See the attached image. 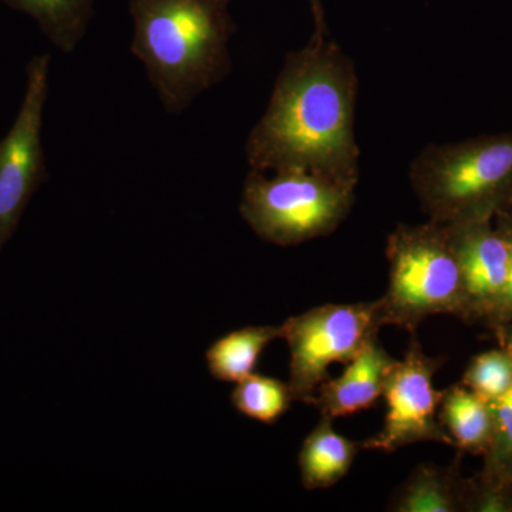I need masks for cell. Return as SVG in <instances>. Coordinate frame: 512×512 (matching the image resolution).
<instances>
[{
    "label": "cell",
    "instance_id": "9c48e42d",
    "mask_svg": "<svg viewBox=\"0 0 512 512\" xmlns=\"http://www.w3.org/2000/svg\"><path fill=\"white\" fill-rule=\"evenodd\" d=\"M466 295V322L497 332L510 275L511 251L493 221L447 225Z\"/></svg>",
    "mask_w": 512,
    "mask_h": 512
},
{
    "label": "cell",
    "instance_id": "2e32d148",
    "mask_svg": "<svg viewBox=\"0 0 512 512\" xmlns=\"http://www.w3.org/2000/svg\"><path fill=\"white\" fill-rule=\"evenodd\" d=\"M293 402L291 387L282 380L264 375H249L232 390L231 403L248 419L274 426Z\"/></svg>",
    "mask_w": 512,
    "mask_h": 512
},
{
    "label": "cell",
    "instance_id": "ffe728a7",
    "mask_svg": "<svg viewBox=\"0 0 512 512\" xmlns=\"http://www.w3.org/2000/svg\"><path fill=\"white\" fill-rule=\"evenodd\" d=\"M494 220L495 227L500 229L501 234L507 239L511 251L510 275H508L507 289H505L503 311H501L500 326L495 332V335H498L501 330L512 323V207L498 212Z\"/></svg>",
    "mask_w": 512,
    "mask_h": 512
},
{
    "label": "cell",
    "instance_id": "d6986e66",
    "mask_svg": "<svg viewBox=\"0 0 512 512\" xmlns=\"http://www.w3.org/2000/svg\"><path fill=\"white\" fill-rule=\"evenodd\" d=\"M466 511L512 512V484H494L480 477L466 480Z\"/></svg>",
    "mask_w": 512,
    "mask_h": 512
},
{
    "label": "cell",
    "instance_id": "4fadbf2b",
    "mask_svg": "<svg viewBox=\"0 0 512 512\" xmlns=\"http://www.w3.org/2000/svg\"><path fill=\"white\" fill-rule=\"evenodd\" d=\"M439 421L454 447L484 456L493 436V404L481 399L463 384H454L444 390Z\"/></svg>",
    "mask_w": 512,
    "mask_h": 512
},
{
    "label": "cell",
    "instance_id": "277c9868",
    "mask_svg": "<svg viewBox=\"0 0 512 512\" xmlns=\"http://www.w3.org/2000/svg\"><path fill=\"white\" fill-rule=\"evenodd\" d=\"M389 285L380 299L384 326L416 333L430 316L467 319L460 264L447 225L399 224L387 238Z\"/></svg>",
    "mask_w": 512,
    "mask_h": 512
},
{
    "label": "cell",
    "instance_id": "e0dca14e",
    "mask_svg": "<svg viewBox=\"0 0 512 512\" xmlns=\"http://www.w3.org/2000/svg\"><path fill=\"white\" fill-rule=\"evenodd\" d=\"M493 436L477 477L487 483L512 484V389L495 400Z\"/></svg>",
    "mask_w": 512,
    "mask_h": 512
},
{
    "label": "cell",
    "instance_id": "52a82bcc",
    "mask_svg": "<svg viewBox=\"0 0 512 512\" xmlns=\"http://www.w3.org/2000/svg\"><path fill=\"white\" fill-rule=\"evenodd\" d=\"M49 73V53L30 60L18 116L0 140V254L18 229L37 188L47 180L42 127Z\"/></svg>",
    "mask_w": 512,
    "mask_h": 512
},
{
    "label": "cell",
    "instance_id": "8992f818",
    "mask_svg": "<svg viewBox=\"0 0 512 512\" xmlns=\"http://www.w3.org/2000/svg\"><path fill=\"white\" fill-rule=\"evenodd\" d=\"M383 326L380 299L325 303L282 323V339L291 353L288 384L293 402L312 404L329 367L352 362Z\"/></svg>",
    "mask_w": 512,
    "mask_h": 512
},
{
    "label": "cell",
    "instance_id": "7a4b0ae2",
    "mask_svg": "<svg viewBox=\"0 0 512 512\" xmlns=\"http://www.w3.org/2000/svg\"><path fill=\"white\" fill-rule=\"evenodd\" d=\"M231 0H130L134 23L131 53L168 114L192 101L231 72L229 40L235 25Z\"/></svg>",
    "mask_w": 512,
    "mask_h": 512
},
{
    "label": "cell",
    "instance_id": "9a60e30c",
    "mask_svg": "<svg viewBox=\"0 0 512 512\" xmlns=\"http://www.w3.org/2000/svg\"><path fill=\"white\" fill-rule=\"evenodd\" d=\"M30 16L53 46L72 53L82 42L93 18L94 0H0Z\"/></svg>",
    "mask_w": 512,
    "mask_h": 512
},
{
    "label": "cell",
    "instance_id": "6da1fadb",
    "mask_svg": "<svg viewBox=\"0 0 512 512\" xmlns=\"http://www.w3.org/2000/svg\"><path fill=\"white\" fill-rule=\"evenodd\" d=\"M357 90L355 62L325 35L288 53L249 133V168L268 174L299 168L357 187Z\"/></svg>",
    "mask_w": 512,
    "mask_h": 512
},
{
    "label": "cell",
    "instance_id": "ba28073f",
    "mask_svg": "<svg viewBox=\"0 0 512 512\" xmlns=\"http://www.w3.org/2000/svg\"><path fill=\"white\" fill-rule=\"evenodd\" d=\"M412 336L406 355L396 360L386 377L382 396L386 402L383 427L376 436L360 443L366 450L394 453L424 441L453 446L439 421L444 390H437L433 383L441 362L424 353L416 333Z\"/></svg>",
    "mask_w": 512,
    "mask_h": 512
},
{
    "label": "cell",
    "instance_id": "44dd1931",
    "mask_svg": "<svg viewBox=\"0 0 512 512\" xmlns=\"http://www.w3.org/2000/svg\"><path fill=\"white\" fill-rule=\"evenodd\" d=\"M498 340H500L501 346L504 349H507L508 352L512 355V323L508 325L507 328L501 330L497 335Z\"/></svg>",
    "mask_w": 512,
    "mask_h": 512
},
{
    "label": "cell",
    "instance_id": "7c38bea8",
    "mask_svg": "<svg viewBox=\"0 0 512 512\" xmlns=\"http://www.w3.org/2000/svg\"><path fill=\"white\" fill-rule=\"evenodd\" d=\"M362 444L333 429V420L322 417L303 441L299 470L306 490H325L346 477Z\"/></svg>",
    "mask_w": 512,
    "mask_h": 512
},
{
    "label": "cell",
    "instance_id": "5bb4252c",
    "mask_svg": "<svg viewBox=\"0 0 512 512\" xmlns=\"http://www.w3.org/2000/svg\"><path fill=\"white\" fill-rule=\"evenodd\" d=\"M276 339H282V325L247 326L222 336L205 353L211 376L220 382H241L254 373L266 346Z\"/></svg>",
    "mask_w": 512,
    "mask_h": 512
},
{
    "label": "cell",
    "instance_id": "30bf717a",
    "mask_svg": "<svg viewBox=\"0 0 512 512\" xmlns=\"http://www.w3.org/2000/svg\"><path fill=\"white\" fill-rule=\"evenodd\" d=\"M396 359L373 339L346 365L336 379H326L316 390L312 406L320 416L335 420L370 409L383 396L384 382Z\"/></svg>",
    "mask_w": 512,
    "mask_h": 512
},
{
    "label": "cell",
    "instance_id": "5b68a950",
    "mask_svg": "<svg viewBox=\"0 0 512 512\" xmlns=\"http://www.w3.org/2000/svg\"><path fill=\"white\" fill-rule=\"evenodd\" d=\"M249 170L239 212L259 238L293 247L328 237L348 218L355 204V185L311 171Z\"/></svg>",
    "mask_w": 512,
    "mask_h": 512
},
{
    "label": "cell",
    "instance_id": "ac0fdd59",
    "mask_svg": "<svg viewBox=\"0 0 512 512\" xmlns=\"http://www.w3.org/2000/svg\"><path fill=\"white\" fill-rule=\"evenodd\" d=\"M461 384L493 403L512 389V355L507 349L490 350L473 357Z\"/></svg>",
    "mask_w": 512,
    "mask_h": 512
},
{
    "label": "cell",
    "instance_id": "8fae6325",
    "mask_svg": "<svg viewBox=\"0 0 512 512\" xmlns=\"http://www.w3.org/2000/svg\"><path fill=\"white\" fill-rule=\"evenodd\" d=\"M466 480L457 466L441 468L420 464L390 498L387 510L394 512L466 511Z\"/></svg>",
    "mask_w": 512,
    "mask_h": 512
},
{
    "label": "cell",
    "instance_id": "3957f363",
    "mask_svg": "<svg viewBox=\"0 0 512 512\" xmlns=\"http://www.w3.org/2000/svg\"><path fill=\"white\" fill-rule=\"evenodd\" d=\"M409 178L429 221H494L512 207V133L430 144L414 158Z\"/></svg>",
    "mask_w": 512,
    "mask_h": 512
}]
</instances>
